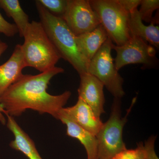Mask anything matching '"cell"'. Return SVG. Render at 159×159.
<instances>
[{
	"label": "cell",
	"mask_w": 159,
	"mask_h": 159,
	"mask_svg": "<svg viewBox=\"0 0 159 159\" xmlns=\"http://www.w3.org/2000/svg\"><path fill=\"white\" fill-rule=\"evenodd\" d=\"M0 33L7 37H12L18 33V30L14 24L6 21L0 13Z\"/></svg>",
	"instance_id": "ffe728a7"
},
{
	"label": "cell",
	"mask_w": 159,
	"mask_h": 159,
	"mask_svg": "<svg viewBox=\"0 0 159 159\" xmlns=\"http://www.w3.org/2000/svg\"><path fill=\"white\" fill-rule=\"evenodd\" d=\"M4 114L6 115V112L5 110L3 109L1 105L0 102V122L3 125H6V120Z\"/></svg>",
	"instance_id": "603a6c76"
},
{
	"label": "cell",
	"mask_w": 159,
	"mask_h": 159,
	"mask_svg": "<svg viewBox=\"0 0 159 159\" xmlns=\"http://www.w3.org/2000/svg\"><path fill=\"white\" fill-rule=\"evenodd\" d=\"M157 137L152 136L145 141L144 145L145 159H159L155 150V142Z\"/></svg>",
	"instance_id": "44dd1931"
},
{
	"label": "cell",
	"mask_w": 159,
	"mask_h": 159,
	"mask_svg": "<svg viewBox=\"0 0 159 159\" xmlns=\"http://www.w3.org/2000/svg\"><path fill=\"white\" fill-rule=\"evenodd\" d=\"M52 14L61 17L65 11L67 0H37Z\"/></svg>",
	"instance_id": "ac0fdd59"
},
{
	"label": "cell",
	"mask_w": 159,
	"mask_h": 159,
	"mask_svg": "<svg viewBox=\"0 0 159 159\" xmlns=\"http://www.w3.org/2000/svg\"><path fill=\"white\" fill-rule=\"evenodd\" d=\"M0 8L7 16L12 18L17 27L20 37H24L29 24V16L24 11L18 0H0Z\"/></svg>",
	"instance_id": "2e32d148"
},
{
	"label": "cell",
	"mask_w": 159,
	"mask_h": 159,
	"mask_svg": "<svg viewBox=\"0 0 159 159\" xmlns=\"http://www.w3.org/2000/svg\"><path fill=\"white\" fill-rule=\"evenodd\" d=\"M7 127L14 135V139L10 142V147L20 152L29 159H43L36 149L32 139L18 124L14 117L6 116Z\"/></svg>",
	"instance_id": "5bb4252c"
},
{
	"label": "cell",
	"mask_w": 159,
	"mask_h": 159,
	"mask_svg": "<svg viewBox=\"0 0 159 159\" xmlns=\"http://www.w3.org/2000/svg\"><path fill=\"white\" fill-rule=\"evenodd\" d=\"M60 111L96 136L103 125L100 118L97 117L92 109L79 97L75 105L70 107H63Z\"/></svg>",
	"instance_id": "30bf717a"
},
{
	"label": "cell",
	"mask_w": 159,
	"mask_h": 159,
	"mask_svg": "<svg viewBox=\"0 0 159 159\" xmlns=\"http://www.w3.org/2000/svg\"><path fill=\"white\" fill-rule=\"evenodd\" d=\"M112 49L117 53L114 64L118 71L131 64H141L149 68L157 64L155 48L138 36H131L128 41L122 46L113 44Z\"/></svg>",
	"instance_id": "52a82bcc"
},
{
	"label": "cell",
	"mask_w": 159,
	"mask_h": 159,
	"mask_svg": "<svg viewBox=\"0 0 159 159\" xmlns=\"http://www.w3.org/2000/svg\"><path fill=\"white\" fill-rule=\"evenodd\" d=\"M25 67L21 45H16L10 58L0 66V97L23 76Z\"/></svg>",
	"instance_id": "8fae6325"
},
{
	"label": "cell",
	"mask_w": 159,
	"mask_h": 159,
	"mask_svg": "<svg viewBox=\"0 0 159 159\" xmlns=\"http://www.w3.org/2000/svg\"><path fill=\"white\" fill-rule=\"evenodd\" d=\"M80 83L78 89V97L92 109L97 117L105 113L104 85L97 77L88 73L80 74Z\"/></svg>",
	"instance_id": "9c48e42d"
},
{
	"label": "cell",
	"mask_w": 159,
	"mask_h": 159,
	"mask_svg": "<svg viewBox=\"0 0 159 159\" xmlns=\"http://www.w3.org/2000/svg\"><path fill=\"white\" fill-rule=\"evenodd\" d=\"M90 4L98 15L108 38L115 45H123L131 36L129 29L130 13L118 0H91Z\"/></svg>",
	"instance_id": "5b68a950"
},
{
	"label": "cell",
	"mask_w": 159,
	"mask_h": 159,
	"mask_svg": "<svg viewBox=\"0 0 159 159\" xmlns=\"http://www.w3.org/2000/svg\"><path fill=\"white\" fill-rule=\"evenodd\" d=\"M121 99L114 98L110 116L103 123L97 134L98 159H112L117 154L127 149L123 139V130L127 117L136 101L134 98L125 116H121Z\"/></svg>",
	"instance_id": "277c9868"
},
{
	"label": "cell",
	"mask_w": 159,
	"mask_h": 159,
	"mask_svg": "<svg viewBox=\"0 0 159 159\" xmlns=\"http://www.w3.org/2000/svg\"><path fill=\"white\" fill-rule=\"evenodd\" d=\"M129 29L131 36L141 38L154 48H159V26L155 25L153 21H152L149 25H144L138 9L130 13Z\"/></svg>",
	"instance_id": "9a60e30c"
},
{
	"label": "cell",
	"mask_w": 159,
	"mask_h": 159,
	"mask_svg": "<svg viewBox=\"0 0 159 159\" xmlns=\"http://www.w3.org/2000/svg\"><path fill=\"white\" fill-rule=\"evenodd\" d=\"M64 72L62 68L55 66L37 75H25L10 86L0 97V102L6 116H20L28 109L39 114H48L57 119L71 96L66 91L58 95L47 92L51 79Z\"/></svg>",
	"instance_id": "6da1fadb"
},
{
	"label": "cell",
	"mask_w": 159,
	"mask_h": 159,
	"mask_svg": "<svg viewBox=\"0 0 159 159\" xmlns=\"http://www.w3.org/2000/svg\"><path fill=\"white\" fill-rule=\"evenodd\" d=\"M23 37L22 51L26 67L43 73L54 67L61 58L40 22L29 23Z\"/></svg>",
	"instance_id": "3957f363"
},
{
	"label": "cell",
	"mask_w": 159,
	"mask_h": 159,
	"mask_svg": "<svg viewBox=\"0 0 159 159\" xmlns=\"http://www.w3.org/2000/svg\"><path fill=\"white\" fill-rule=\"evenodd\" d=\"M40 22L61 57L70 64L78 74L87 73L89 63L80 52L76 36L62 18L51 13L35 1Z\"/></svg>",
	"instance_id": "7a4b0ae2"
},
{
	"label": "cell",
	"mask_w": 159,
	"mask_h": 159,
	"mask_svg": "<svg viewBox=\"0 0 159 159\" xmlns=\"http://www.w3.org/2000/svg\"><path fill=\"white\" fill-rule=\"evenodd\" d=\"M57 119L66 126L67 135L77 139L83 145L86 152L87 159H98V143L96 136L69 119L60 111Z\"/></svg>",
	"instance_id": "7c38bea8"
},
{
	"label": "cell",
	"mask_w": 159,
	"mask_h": 159,
	"mask_svg": "<svg viewBox=\"0 0 159 159\" xmlns=\"http://www.w3.org/2000/svg\"><path fill=\"white\" fill-rule=\"evenodd\" d=\"M8 44L2 41L0 39V57L8 49Z\"/></svg>",
	"instance_id": "cb8c5ba5"
},
{
	"label": "cell",
	"mask_w": 159,
	"mask_h": 159,
	"mask_svg": "<svg viewBox=\"0 0 159 159\" xmlns=\"http://www.w3.org/2000/svg\"><path fill=\"white\" fill-rule=\"evenodd\" d=\"M139 14L142 21L147 23L151 22L153 20L154 11L159 8L158 0H141Z\"/></svg>",
	"instance_id": "e0dca14e"
},
{
	"label": "cell",
	"mask_w": 159,
	"mask_h": 159,
	"mask_svg": "<svg viewBox=\"0 0 159 159\" xmlns=\"http://www.w3.org/2000/svg\"><path fill=\"white\" fill-rule=\"evenodd\" d=\"M61 17L76 36L93 31L101 25L89 0H67L65 11Z\"/></svg>",
	"instance_id": "ba28073f"
},
{
	"label": "cell",
	"mask_w": 159,
	"mask_h": 159,
	"mask_svg": "<svg viewBox=\"0 0 159 159\" xmlns=\"http://www.w3.org/2000/svg\"><path fill=\"white\" fill-rule=\"evenodd\" d=\"M118 1L126 11L130 13L134 10L138 9L141 0H118Z\"/></svg>",
	"instance_id": "7402d4cb"
},
{
	"label": "cell",
	"mask_w": 159,
	"mask_h": 159,
	"mask_svg": "<svg viewBox=\"0 0 159 159\" xmlns=\"http://www.w3.org/2000/svg\"><path fill=\"white\" fill-rule=\"evenodd\" d=\"M108 38L107 33L101 24L93 31L76 36L80 52L89 64Z\"/></svg>",
	"instance_id": "4fadbf2b"
},
{
	"label": "cell",
	"mask_w": 159,
	"mask_h": 159,
	"mask_svg": "<svg viewBox=\"0 0 159 159\" xmlns=\"http://www.w3.org/2000/svg\"><path fill=\"white\" fill-rule=\"evenodd\" d=\"M112 159H145L144 145L142 142H140L138 143L136 148L122 151Z\"/></svg>",
	"instance_id": "d6986e66"
},
{
	"label": "cell",
	"mask_w": 159,
	"mask_h": 159,
	"mask_svg": "<svg viewBox=\"0 0 159 159\" xmlns=\"http://www.w3.org/2000/svg\"><path fill=\"white\" fill-rule=\"evenodd\" d=\"M113 44L108 38L89 63L87 73L100 80L114 98L121 99L125 94L123 79L112 57Z\"/></svg>",
	"instance_id": "8992f818"
}]
</instances>
